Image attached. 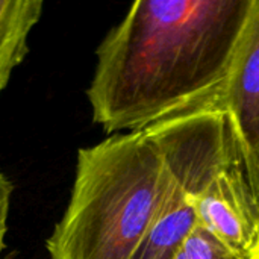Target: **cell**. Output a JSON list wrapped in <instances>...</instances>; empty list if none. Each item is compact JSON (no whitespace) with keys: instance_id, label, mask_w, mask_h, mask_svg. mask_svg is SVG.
Listing matches in <instances>:
<instances>
[{"instance_id":"cell-1","label":"cell","mask_w":259,"mask_h":259,"mask_svg":"<svg viewBox=\"0 0 259 259\" xmlns=\"http://www.w3.org/2000/svg\"><path fill=\"white\" fill-rule=\"evenodd\" d=\"M252 0H138L96 50L87 97L106 134L214 106Z\"/></svg>"},{"instance_id":"cell-2","label":"cell","mask_w":259,"mask_h":259,"mask_svg":"<svg viewBox=\"0 0 259 259\" xmlns=\"http://www.w3.org/2000/svg\"><path fill=\"white\" fill-rule=\"evenodd\" d=\"M167 182L146 131L109 135L77 152L68 205L46 249L52 259H137Z\"/></svg>"},{"instance_id":"cell-3","label":"cell","mask_w":259,"mask_h":259,"mask_svg":"<svg viewBox=\"0 0 259 259\" xmlns=\"http://www.w3.org/2000/svg\"><path fill=\"white\" fill-rule=\"evenodd\" d=\"M228 112L259 200V0H252L222 93L214 105Z\"/></svg>"},{"instance_id":"cell-4","label":"cell","mask_w":259,"mask_h":259,"mask_svg":"<svg viewBox=\"0 0 259 259\" xmlns=\"http://www.w3.org/2000/svg\"><path fill=\"white\" fill-rule=\"evenodd\" d=\"M197 225L250 256L259 237V200L243 159L223 168L191 199Z\"/></svg>"},{"instance_id":"cell-5","label":"cell","mask_w":259,"mask_h":259,"mask_svg":"<svg viewBox=\"0 0 259 259\" xmlns=\"http://www.w3.org/2000/svg\"><path fill=\"white\" fill-rule=\"evenodd\" d=\"M41 0H0V94L27 55V39L42 15Z\"/></svg>"},{"instance_id":"cell-6","label":"cell","mask_w":259,"mask_h":259,"mask_svg":"<svg viewBox=\"0 0 259 259\" xmlns=\"http://www.w3.org/2000/svg\"><path fill=\"white\" fill-rule=\"evenodd\" d=\"M171 259H249V256L235 252L209 231L196 225Z\"/></svg>"},{"instance_id":"cell-7","label":"cell","mask_w":259,"mask_h":259,"mask_svg":"<svg viewBox=\"0 0 259 259\" xmlns=\"http://www.w3.org/2000/svg\"><path fill=\"white\" fill-rule=\"evenodd\" d=\"M12 191V182L0 171V255L5 249V237L8 231V217L11 209Z\"/></svg>"},{"instance_id":"cell-8","label":"cell","mask_w":259,"mask_h":259,"mask_svg":"<svg viewBox=\"0 0 259 259\" xmlns=\"http://www.w3.org/2000/svg\"><path fill=\"white\" fill-rule=\"evenodd\" d=\"M249 259H259V237L256 243H255V246H253V249H252V252H250Z\"/></svg>"}]
</instances>
